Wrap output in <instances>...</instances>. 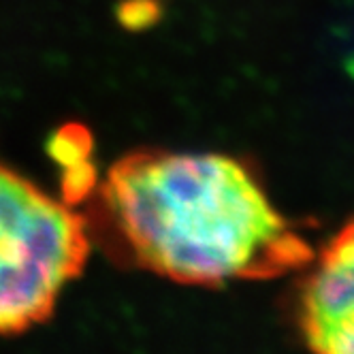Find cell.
I'll return each mask as SVG.
<instances>
[{
  "mask_svg": "<svg viewBox=\"0 0 354 354\" xmlns=\"http://www.w3.org/2000/svg\"><path fill=\"white\" fill-rule=\"evenodd\" d=\"M90 250L86 218L71 201L0 162V335L52 316Z\"/></svg>",
  "mask_w": 354,
  "mask_h": 354,
  "instance_id": "7a4b0ae2",
  "label": "cell"
},
{
  "mask_svg": "<svg viewBox=\"0 0 354 354\" xmlns=\"http://www.w3.org/2000/svg\"><path fill=\"white\" fill-rule=\"evenodd\" d=\"M299 288V326L310 354H354V218L314 254Z\"/></svg>",
  "mask_w": 354,
  "mask_h": 354,
  "instance_id": "3957f363",
  "label": "cell"
},
{
  "mask_svg": "<svg viewBox=\"0 0 354 354\" xmlns=\"http://www.w3.org/2000/svg\"><path fill=\"white\" fill-rule=\"evenodd\" d=\"M80 212L109 259L177 284L271 280L314 259L252 169L220 151L131 149L94 180Z\"/></svg>",
  "mask_w": 354,
  "mask_h": 354,
  "instance_id": "6da1fadb",
  "label": "cell"
}]
</instances>
